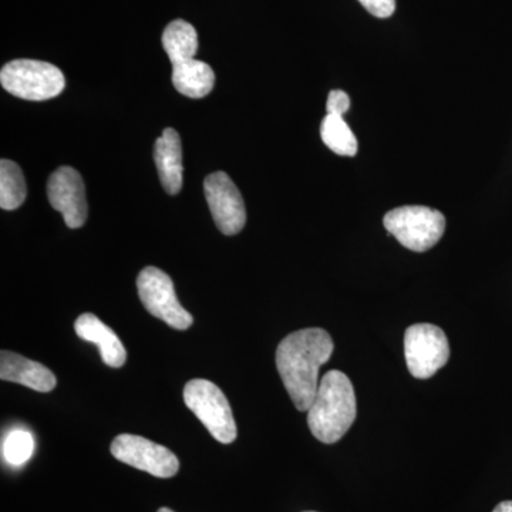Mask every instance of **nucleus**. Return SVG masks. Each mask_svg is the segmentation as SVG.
<instances>
[{
  "label": "nucleus",
  "instance_id": "obj_9",
  "mask_svg": "<svg viewBox=\"0 0 512 512\" xmlns=\"http://www.w3.org/2000/svg\"><path fill=\"white\" fill-rule=\"evenodd\" d=\"M205 198L215 225L224 235H237L247 224L244 198L228 174L218 171L204 181Z\"/></svg>",
  "mask_w": 512,
  "mask_h": 512
},
{
  "label": "nucleus",
  "instance_id": "obj_22",
  "mask_svg": "<svg viewBox=\"0 0 512 512\" xmlns=\"http://www.w3.org/2000/svg\"><path fill=\"white\" fill-rule=\"evenodd\" d=\"M158 512H174L173 510H170V508H160Z\"/></svg>",
  "mask_w": 512,
  "mask_h": 512
},
{
  "label": "nucleus",
  "instance_id": "obj_13",
  "mask_svg": "<svg viewBox=\"0 0 512 512\" xmlns=\"http://www.w3.org/2000/svg\"><path fill=\"white\" fill-rule=\"evenodd\" d=\"M154 160L165 192L178 194L183 188V146L174 128H165L163 136L156 141Z\"/></svg>",
  "mask_w": 512,
  "mask_h": 512
},
{
  "label": "nucleus",
  "instance_id": "obj_4",
  "mask_svg": "<svg viewBox=\"0 0 512 512\" xmlns=\"http://www.w3.org/2000/svg\"><path fill=\"white\" fill-rule=\"evenodd\" d=\"M383 224L403 247L414 252L429 251L446 231L444 215L423 205L394 208L384 215Z\"/></svg>",
  "mask_w": 512,
  "mask_h": 512
},
{
  "label": "nucleus",
  "instance_id": "obj_19",
  "mask_svg": "<svg viewBox=\"0 0 512 512\" xmlns=\"http://www.w3.org/2000/svg\"><path fill=\"white\" fill-rule=\"evenodd\" d=\"M363 8L379 19H387L396 10V0H359Z\"/></svg>",
  "mask_w": 512,
  "mask_h": 512
},
{
  "label": "nucleus",
  "instance_id": "obj_15",
  "mask_svg": "<svg viewBox=\"0 0 512 512\" xmlns=\"http://www.w3.org/2000/svg\"><path fill=\"white\" fill-rule=\"evenodd\" d=\"M197 30L185 20H173L163 33V47L171 64L194 59L198 52Z\"/></svg>",
  "mask_w": 512,
  "mask_h": 512
},
{
  "label": "nucleus",
  "instance_id": "obj_2",
  "mask_svg": "<svg viewBox=\"0 0 512 512\" xmlns=\"http://www.w3.org/2000/svg\"><path fill=\"white\" fill-rule=\"evenodd\" d=\"M356 394L345 373L330 370L319 382L318 393L308 410L313 436L325 444L342 439L356 420Z\"/></svg>",
  "mask_w": 512,
  "mask_h": 512
},
{
  "label": "nucleus",
  "instance_id": "obj_23",
  "mask_svg": "<svg viewBox=\"0 0 512 512\" xmlns=\"http://www.w3.org/2000/svg\"><path fill=\"white\" fill-rule=\"evenodd\" d=\"M308 512H313V511H308Z\"/></svg>",
  "mask_w": 512,
  "mask_h": 512
},
{
  "label": "nucleus",
  "instance_id": "obj_14",
  "mask_svg": "<svg viewBox=\"0 0 512 512\" xmlns=\"http://www.w3.org/2000/svg\"><path fill=\"white\" fill-rule=\"evenodd\" d=\"M173 84L178 93L190 99H202L214 89L215 74L210 64L188 59L173 63Z\"/></svg>",
  "mask_w": 512,
  "mask_h": 512
},
{
  "label": "nucleus",
  "instance_id": "obj_5",
  "mask_svg": "<svg viewBox=\"0 0 512 512\" xmlns=\"http://www.w3.org/2000/svg\"><path fill=\"white\" fill-rule=\"evenodd\" d=\"M184 402L215 440L222 444L237 440L231 404L217 384L205 379L190 380L184 387Z\"/></svg>",
  "mask_w": 512,
  "mask_h": 512
},
{
  "label": "nucleus",
  "instance_id": "obj_21",
  "mask_svg": "<svg viewBox=\"0 0 512 512\" xmlns=\"http://www.w3.org/2000/svg\"><path fill=\"white\" fill-rule=\"evenodd\" d=\"M493 512H512V501H504L494 508Z\"/></svg>",
  "mask_w": 512,
  "mask_h": 512
},
{
  "label": "nucleus",
  "instance_id": "obj_16",
  "mask_svg": "<svg viewBox=\"0 0 512 512\" xmlns=\"http://www.w3.org/2000/svg\"><path fill=\"white\" fill-rule=\"evenodd\" d=\"M28 197L25 175L18 164L10 160L0 161V207L13 211L22 207Z\"/></svg>",
  "mask_w": 512,
  "mask_h": 512
},
{
  "label": "nucleus",
  "instance_id": "obj_7",
  "mask_svg": "<svg viewBox=\"0 0 512 512\" xmlns=\"http://www.w3.org/2000/svg\"><path fill=\"white\" fill-rule=\"evenodd\" d=\"M404 356L416 379H430L450 359L446 333L431 323H417L404 333Z\"/></svg>",
  "mask_w": 512,
  "mask_h": 512
},
{
  "label": "nucleus",
  "instance_id": "obj_10",
  "mask_svg": "<svg viewBox=\"0 0 512 512\" xmlns=\"http://www.w3.org/2000/svg\"><path fill=\"white\" fill-rule=\"evenodd\" d=\"M47 197L50 205L63 215L67 227H83L87 220L86 188L82 175L72 167L57 168L47 183Z\"/></svg>",
  "mask_w": 512,
  "mask_h": 512
},
{
  "label": "nucleus",
  "instance_id": "obj_3",
  "mask_svg": "<svg viewBox=\"0 0 512 512\" xmlns=\"http://www.w3.org/2000/svg\"><path fill=\"white\" fill-rule=\"evenodd\" d=\"M0 83L6 92L29 101H45L59 96L66 79L55 64L19 59L3 66Z\"/></svg>",
  "mask_w": 512,
  "mask_h": 512
},
{
  "label": "nucleus",
  "instance_id": "obj_1",
  "mask_svg": "<svg viewBox=\"0 0 512 512\" xmlns=\"http://www.w3.org/2000/svg\"><path fill=\"white\" fill-rule=\"evenodd\" d=\"M332 336L325 329L296 330L276 349V367L299 412H308L319 387V369L332 356Z\"/></svg>",
  "mask_w": 512,
  "mask_h": 512
},
{
  "label": "nucleus",
  "instance_id": "obj_11",
  "mask_svg": "<svg viewBox=\"0 0 512 512\" xmlns=\"http://www.w3.org/2000/svg\"><path fill=\"white\" fill-rule=\"evenodd\" d=\"M0 379L22 384L40 393L52 392L57 384L52 370L9 350H3L0 355Z\"/></svg>",
  "mask_w": 512,
  "mask_h": 512
},
{
  "label": "nucleus",
  "instance_id": "obj_17",
  "mask_svg": "<svg viewBox=\"0 0 512 512\" xmlns=\"http://www.w3.org/2000/svg\"><path fill=\"white\" fill-rule=\"evenodd\" d=\"M320 137L333 153L343 157H353L357 153V140L342 116L328 114L320 126Z\"/></svg>",
  "mask_w": 512,
  "mask_h": 512
},
{
  "label": "nucleus",
  "instance_id": "obj_6",
  "mask_svg": "<svg viewBox=\"0 0 512 512\" xmlns=\"http://www.w3.org/2000/svg\"><path fill=\"white\" fill-rule=\"evenodd\" d=\"M140 301L151 315L163 320L170 328L187 330L194 323L190 312L178 301L170 276L156 268L147 266L137 278Z\"/></svg>",
  "mask_w": 512,
  "mask_h": 512
},
{
  "label": "nucleus",
  "instance_id": "obj_12",
  "mask_svg": "<svg viewBox=\"0 0 512 512\" xmlns=\"http://www.w3.org/2000/svg\"><path fill=\"white\" fill-rule=\"evenodd\" d=\"M74 330L80 339L99 346L101 359L109 367L120 369L126 365L127 352L119 336L104 325L93 313H83L74 323Z\"/></svg>",
  "mask_w": 512,
  "mask_h": 512
},
{
  "label": "nucleus",
  "instance_id": "obj_20",
  "mask_svg": "<svg viewBox=\"0 0 512 512\" xmlns=\"http://www.w3.org/2000/svg\"><path fill=\"white\" fill-rule=\"evenodd\" d=\"M350 109V99L348 94L343 90H332L329 93L328 103H326V110L328 114H335V116H342Z\"/></svg>",
  "mask_w": 512,
  "mask_h": 512
},
{
  "label": "nucleus",
  "instance_id": "obj_8",
  "mask_svg": "<svg viewBox=\"0 0 512 512\" xmlns=\"http://www.w3.org/2000/svg\"><path fill=\"white\" fill-rule=\"evenodd\" d=\"M111 454L116 460L158 478H171L180 471V461L173 451L146 437L120 434L113 440Z\"/></svg>",
  "mask_w": 512,
  "mask_h": 512
},
{
  "label": "nucleus",
  "instance_id": "obj_18",
  "mask_svg": "<svg viewBox=\"0 0 512 512\" xmlns=\"http://www.w3.org/2000/svg\"><path fill=\"white\" fill-rule=\"evenodd\" d=\"M33 450H35V441L29 431L20 429L10 431L3 440V458L10 466H23L32 457Z\"/></svg>",
  "mask_w": 512,
  "mask_h": 512
}]
</instances>
